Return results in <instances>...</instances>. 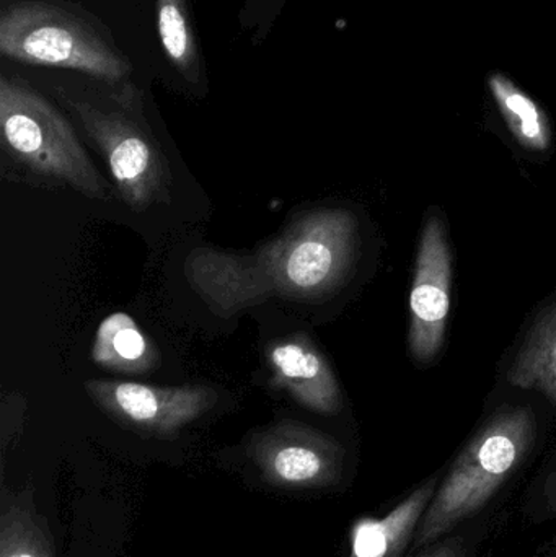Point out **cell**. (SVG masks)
<instances>
[{"label": "cell", "instance_id": "obj_13", "mask_svg": "<svg viewBox=\"0 0 556 557\" xmlns=\"http://www.w3.org/2000/svg\"><path fill=\"white\" fill-rule=\"evenodd\" d=\"M508 380L516 388L535 389L556 405V300L535 318L509 367Z\"/></svg>", "mask_w": 556, "mask_h": 557}, {"label": "cell", "instance_id": "obj_4", "mask_svg": "<svg viewBox=\"0 0 556 557\" xmlns=\"http://www.w3.org/2000/svg\"><path fill=\"white\" fill-rule=\"evenodd\" d=\"M535 431V416L529 408L496 412L454 461L418 525L415 548L430 546L480 512L524 460Z\"/></svg>", "mask_w": 556, "mask_h": 557}, {"label": "cell", "instance_id": "obj_11", "mask_svg": "<svg viewBox=\"0 0 556 557\" xmlns=\"http://www.w3.org/2000/svg\"><path fill=\"white\" fill-rule=\"evenodd\" d=\"M156 25L166 64L186 87L205 94L208 67L189 0H156Z\"/></svg>", "mask_w": 556, "mask_h": 557}, {"label": "cell", "instance_id": "obj_6", "mask_svg": "<svg viewBox=\"0 0 556 557\" xmlns=\"http://www.w3.org/2000/svg\"><path fill=\"white\" fill-rule=\"evenodd\" d=\"M85 389L114 421L156 437L178 434L218 401V393L205 385L152 386L88 380Z\"/></svg>", "mask_w": 556, "mask_h": 557}, {"label": "cell", "instance_id": "obj_12", "mask_svg": "<svg viewBox=\"0 0 556 557\" xmlns=\"http://www.w3.org/2000/svg\"><path fill=\"white\" fill-rule=\"evenodd\" d=\"M91 360L110 372L143 375L160 366V354L133 317L120 311L108 314L98 326Z\"/></svg>", "mask_w": 556, "mask_h": 557}, {"label": "cell", "instance_id": "obj_1", "mask_svg": "<svg viewBox=\"0 0 556 557\" xmlns=\"http://www.w3.org/2000/svg\"><path fill=\"white\" fill-rule=\"evenodd\" d=\"M358 251V222L343 209L296 219L280 237L251 253L199 248L183 264L196 295L222 318L270 298L312 300L343 284Z\"/></svg>", "mask_w": 556, "mask_h": 557}, {"label": "cell", "instance_id": "obj_7", "mask_svg": "<svg viewBox=\"0 0 556 557\" xmlns=\"http://www.w3.org/2000/svg\"><path fill=\"white\" fill-rule=\"evenodd\" d=\"M453 287V251L441 215H430L418 247L410 294L408 347L417 362L430 363L443 349Z\"/></svg>", "mask_w": 556, "mask_h": 557}, {"label": "cell", "instance_id": "obj_17", "mask_svg": "<svg viewBox=\"0 0 556 557\" xmlns=\"http://www.w3.org/2000/svg\"><path fill=\"white\" fill-rule=\"evenodd\" d=\"M420 557H467L466 548L462 542L457 539L446 540V542L437 543L434 548L428 549Z\"/></svg>", "mask_w": 556, "mask_h": 557}, {"label": "cell", "instance_id": "obj_2", "mask_svg": "<svg viewBox=\"0 0 556 557\" xmlns=\"http://www.w3.org/2000/svg\"><path fill=\"white\" fill-rule=\"evenodd\" d=\"M0 54L111 84L129 81L134 71L110 28L71 0H2Z\"/></svg>", "mask_w": 556, "mask_h": 557}, {"label": "cell", "instance_id": "obj_10", "mask_svg": "<svg viewBox=\"0 0 556 557\" xmlns=\"http://www.w3.org/2000/svg\"><path fill=\"white\" fill-rule=\"evenodd\" d=\"M436 494V480L427 481L382 519L356 523L349 557H400L413 542L421 519Z\"/></svg>", "mask_w": 556, "mask_h": 557}, {"label": "cell", "instance_id": "obj_9", "mask_svg": "<svg viewBox=\"0 0 556 557\" xmlns=\"http://www.w3.org/2000/svg\"><path fill=\"white\" fill-rule=\"evenodd\" d=\"M267 359L273 385L289 393L294 401L319 414L342 411L338 380L329 360L306 334L274 341L268 347Z\"/></svg>", "mask_w": 556, "mask_h": 557}, {"label": "cell", "instance_id": "obj_15", "mask_svg": "<svg viewBox=\"0 0 556 557\" xmlns=\"http://www.w3.org/2000/svg\"><path fill=\"white\" fill-rule=\"evenodd\" d=\"M0 557H54L33 513L16 500H3Z\"/></svg>", "mask_w": 556, "mask_h": 557}, {"label": "cell", "instance_id": "obj_3", "mask_svg": "<svg viewBox=\"0 0 556 557\" xmlns=\"http://www.w3.org/2000/svg\"><path fill=\"white\" fill-rule=\"evenodd\" d=\"M55 94L107 160L121 199L133 211H147L169 199V163L147 126L143 95L136 85L91 78V91H72L59 85Z\"/></svg>", "mask_w": 556, "mask_h": 557}, {"label": "cell", "instance_id": "obj_16", "mask_svg": "<svg viewBox=\"0 0 556 557\" xmlns=\"http://www.w3.org/2000/svg\"><path fill=\"white\" fill-rule=\"evenodd\" d=\"M286 3L287 0H245L240 23L245 29H251L254 33L251 36L255 45L264 41Z\"/></svg>", "mask_w": 556, "mask_h": 557}, {"label": "cell", "instance_id": "obj_18", "mask_svg": "<svg viewBox=\"0 0 556 557\" xmlns=\"http://www.w3.org/2000/svg\"><path fill=\"white\" fill-rule=\"evenodd\" d=\"M545 496H547L548 506L556 512V468L552 471L547 484H545Z\"/></svg>", "mask_w": 556, "mask_h": 557}, {"label": "cell", "instance_id": "obj_5", "mask_svg": "<svg viewBox=\"0 0 556 557\" xmlns=\"http://www.w3.org/2000/svg\"><path fill=\"white\" fill-rule=\"evenodd\" d=\"M0 129L7 152L33 172L62 180L88 198H108V183L72 124L20 75H0Z\"/></svg>", "mask_w": 556, "mask_h": 557}, {"label": "cell", "instance_id": "obj_8", "mask_svg": "<svg viewBox=\"0 0 556 557\" xmlns=\"http://www.w3.org/2000/svg\"><path fill=\"white\" fill-rule=\"evenodd\" d=\"M254 458L271 483L317 487L339 480L345 451L329 435L284 421L255 438Z\"/></svg>", "mask_w": 556, "mask_h": 557}, {"label": "cell", "instance_id": "obj_14", "mask_svg": "<svg viewBox=\"0 0 556 557\" xmlns=\"http://www.w3.org/2000/svg\"><path fill=\"white\" fill-rule=\"evenodd\" d=\"M493 98L515 139L532 152H545L552 146V129L542 108L506 75L490 77Z\"/></svg>", "mask_w": 556, "mask_h": 557}]
</instances>
